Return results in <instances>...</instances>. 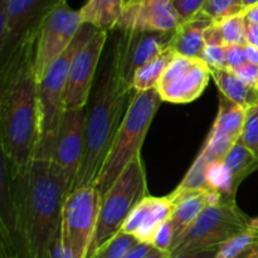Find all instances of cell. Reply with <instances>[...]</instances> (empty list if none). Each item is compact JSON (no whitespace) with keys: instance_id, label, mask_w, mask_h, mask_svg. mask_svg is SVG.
<instances>
[{"instance_id":"cell-36","label":"cell","mask_w":258,"mask_h":258,"mask_svg":"<svg viewBox=\"0 0 258 258\" xmlns=\"http://www.w3.org/2000/svg\"><path fill=\"white\" fill-rule=\"evenodd\" d=\"M246 38L247 43L252 45H256L258 48V24L248 22L246 19Z\"/></svg>"},{"instance_id":"cell-4","label":"cell","mask_w":258,"mask_h":258,"mask_svg":"<svg viewBox=\"0 0 258 258\" xmlns=\"http://www.w3.org/2000/svg\"><path fill=\"white\" fill-rule=\"evenodd\" d=\"M161 102L163 100L156 88L135 92L95 181L101 198L123 170L141 155V148Z\"/></svg>"},{"instance_id":"cell-16","label":"cell","mask_w":258,"mask_h":258,"mask_svg":"<svg viewBox=\"0 0 258 258\" xmlns=\"http://www.w3.org/2000/svg\"><path fill=\"white\" fill-rule=\"evenodd\" d=\"M174 211L169 197L146 196L139 202L123 223L121 232L135 237L141 243H153L158 229L169 221Z\"/></svg>"},{"instance_id":"cell-13","label":"cell","mask_w":258,"mask_h":258,"mask_svg":"<svg viewBox=\"0 0 258 258\" xmlns=\"http://www.w3.org/2000/svg\"><path fill=\"white\" fill-rule=\"evenodd\" d=\"M87 107L66 110L60 121L50 161L63 174L73 190L86 144Z\"/></svg>"},{"instance_id":"cell-30","label":"cell","mask_w":258,"mask_h":258,"mask_svg":"<svg viewBox=\"0 0 258 258\" xmlns=\"http://www.w3.org/2000/svg\"><path fill=\"white\" fill-rule=\"evenodd\" d=\"M202 59L209 66V68L227 67V45L206 44Z\"/></svg>"},{"instance_id":"cell-42","label":"cell","mask_w":258,"mask_h":258,"mask_svg":"<svg viewBox=\"0 0 258 258\" xmlns=\"http://www.w3.org/2000/svg\"><path fill=\"white\" fill-rule=\"evenodd\" d=\"M258 3V0H243V5H244V8H248V7H251V5H253V4H257Z\"/></svg>"},{"instance_id":"cell-27","label":"cell","mask_w":258,"mask_h":258,"mask_svg":"<svg viewBox=\"0 0 258 258\" xmlns=\"http://www.w3.org/2000/svg\"><path fill=\"white\" fill-rule=\"evenodd\" d=\"M139 243L135 237L120 232L110 242L101 247L91 258H125L126 254Z\"/></svg>"},{"instance_id":"cell-14","label":"cell","mask_w":258,"mask_h":258,"mask_svg":"<svg viewBox=\"0 0 258 258\" xmlns=\"http://www.w3.org/2000/svg\"><path fill=\"white\" fill-rule=\"evenodd\" d=\"M116 45L120 53V68L123 78L133 85L136 71L155 55L163 52L170 43L173 33L120 30Z\"/></svg>"},{"instance_id":"cell-32","label":"cell","mask_w":258,"mask_h":258,"mask_svg":"<svg viewBox=\"0 0 258 258\" xmlns=\"http://www.w3.org/2000/svg\"><path fill=\"white\" fill-rule=\"evenodd\" d=\"M248 63L244 45H227V68L236 71Z\"/></svg>"},{"instance_id":"cell-1","label":"cell","mask_w":258,"mask_h":258,"mask_svg":"<svg viewBox=\"0 0 258 258\" xmlns=\"http://www.w3.org/2000/svg\"><path fill=\"white\" fill-rule=\"evenodd\" d=\"M38 37L39 32L28 35L0 64V149L18 173L30 168L39 145Z\"/></svg>"},{"instance_id":"cell-10","label":"cell","mask_w":258,"mask_h":258,"mask_svg":"<svg viewBox=\"0 0 258 258\" xmlns=\"http://www.w3.org/2000/svg\"><path fill=\"white\" fill-rule=\"evenodd\" d=\"M82 24L80 10H73L67 4V0L60 3L45 18L37 43L35 73L38 81L43 77L48 67L72 44Z\"/></svg>"},{"instance_id":"cell-11","label":"cell","mask_w":258,"mask_h":258,"mask_svg":"<svg viewBox=\"0 0 258 258\" xmlns=\"http://www.w3.org/2000/svg\"><path fill=\"white\" fill-rule=\"evenodd\" d=\"M212 78L211 68L202 58L176 55L156 85L163 102L183 105L202 96Z\"/></svg>"},{"instance_id":"cell-6","label":"cell","mask_w":258,"mask_h":258,"mask_svg":"<svg viewBox=\"0 0 258 258\" xmlns=\"http://www.w3.org/2000/svg\"><path fill=\"white\" fill-rule=\"evenodd\" d=\"M258 226V217L252 218L237 204L236 198L222 196L207 207L188 229L174 241L170 253L221 247L233 237Z\"/></svg>"},{"instance_id":"cell-43","label":"cell","mask_w":258,"mask_h":258,"mask_svg":"<svg viewBox=\"0 0 258 258\" xmlns=\"http://www.w3.org/2000/svg\"><path fill=\"white\" fill-rule=\"evenodd\" d=\"M238 258H247V257H246V253H243V254H242V256H239Z\"/></svg>"},{"instance_id":"cell-18","label":"cell","mask_w":258,"mask_h":258,"mask_svg":"<svg viewBox=\"0 0 258 258\" xmlns=\"http://www.w3.org/2000/svg\"><path fill=\"white\" fill-rule=\"evenodd\" d=\"M213 20L206 14L199 13L193 19L179 24L170 38L171 49L178 55L190 58H202L206 48L204 33L212 25Z\"/></svg>"},{"instance_id":"cell-23","label":"cell","mask_w":258,"mask_h":258,"mask_svg":"<svg viewBox=\"0 0 258 258\" xmlns=\"http://www.w3.org/2000/svg\"><path fill=\"white\" fill-rule=\"evenodd\" d=\"M176 55L178 54L171 49L170 45H168L163 52L155 55L153 59L145 63L143 67L139 68L133 80L134 90L148 91L151 88H156L160 77Z\"/></svg>"},{"instance_id":"cell-20","label":"cell","mask_w":258,"mask_h":258,"mask_svg":"<svg viewBox=\"0 0 258 258\" xmlns=\"http://www.w3.org/2000/svg\"><path fill=\"white\" fill-rule=\"evenodd\" d=\"M223 163L231 179L229 196L236 198L239 185L258 170V158L241 141H237L228 151Z\"/></svg>"},{"instance_id":"cell-5","label":"cell","mask_w":258,"mask_h":258,"mask_svg":"<svg viewBox=\"0 0 258 258\" xmlns=\"http://www.w3.org/2000/svg\"><path fill=\"white\" fill-rule=\"evenodd\" d=\"M97 28L82 24L77 37L62 55L48 67L38 82L39 92V145L35 160H50L57 141L60 121L66 111L68 71L78 48L96 33Z\"/></svg>"},{"instance_id":"cell-8","label":"cell","mask_w":258,"mask_h":258,"mask_svg":"<svg viewBox=\"0 0 258 258\" xmlns=\"http://www.w3.org/2000/svg\"><path fill=\"white\" fill-rule=\"evenodd\" d=\"M102 198L95 185L72 190L62 209L60 239L76 258H88Z\"/></svg>"},{"instance_id":"cell-19","label":"cell","mask_w":258,"mask_h":258,"mask_svg":"<svg viewBox=\"0 0 258 258\" xmlns=\"http://www.w3.org/2000/svg\"><path fill=\"white\" fill-rule=\"evenodd\" d=\"M211 73L221 95L232 102L244 107L258 102V88L242 81L231 68H212Z\"/></svg>"},{"instance_id":"cell-29","label":"cell","mask_w":258,"mask_h":258,"mask_svg":"<svg viewBox=\"0 0 258 258\" xmlns=\"http://www.w3.org/2000/svg\"><path fill=\"white\" fill-rule=\"evenodd\" d=\"M178 14L179 22L184 23L193 19L203 10L207 0H171Z\"/></svg>"},{"instance_id":"cell-3","label":"cell","mask_w":258,"mask_h":258,"mask_svg":"<svg viewBox=\"0 0 258 258\" xmlns=\"http://www.w3.org/2000/svg\"><path fill=\"white\" fill-rule=\"evenodd\" d=\"M135 92L121 73L120 53L115 43L107 67L100 76L87 108L85 151L73 190L95 185Z\"/></svg>"},{"instance_id":"cell-22","label":"cell","mask_w":258,"mask_h":258,"mask_svg":"<svg viewBox=\"0 0 258 258\" xmlns=\"http://www.w3.org/2000/svg\"><path fill=\"white\" fill-rule=\"evenodd\" d=\"M246 110L247 107L232 102L231 100L221 95L218 113L212 125V128L237 143L241 139L242 131H243Z\"/></svg>"},{"instance_id":"cell-15","label":"cell","mask_w":258,"mask_h":258,"mask_svg":"<svg viewBox=\"0 0 258 258\" xmlns=\"http://www.w3.org/2000/svg\"><path fill=\"white\" fill-rule=\"evenodd\" d=\"M179 24L171 0H140L123 9L116 29L173 33Z\"/></svg>"},{"instance_id":"cell-26","label":"cell","mask_w":258,"mask_h":258,"mask_svg":"<svg viewBox=\"0 0 258 258\" xmlns=\"http://www.w3.org/2000/svg\"><path fill=\"white\" fill-rule=\"evenodd\" d=\"M244 10L243 0H207L201 13L213 22H221L227 18L243 14Z\"/></svg>"},{"instance_id":"cell-12","label":"cell","mask_w":258,"mask_h":258,"mask_svg":"<svg viewBox=\"0 0 258 258\" xmlns=\"http://www.w3.org/2000/svg\"><path fill=\"white\" fill-rule=\"evenodd\" d=\"M107 30H96L95 34L75 53L68 71L66 110L87 107L91 90L96 78L101 54L107 42Z\"/></svg>"},{"instance_id":"cell-34","label":"cell","mask_w":258,"mask_h":258,"mask_svg":"<svg viewBox=\"0 0 258 258\" xmlns=\"http://www.w3.org/2000/svg\"><path fill=\"white\" fill-rule=\"evenodd\" d=\"M219 247L213 248L197 249V251L183 252V253H170L168 258H216Z\"/></svg>"},{"instance_id":"cell-24","label":"cell","mask_w":258,"mask_h":258,"mask_svg":"<svg viewBox=\"0 0 258 258\" xmlns=\"http://www.w3.org/2000/svg\"><path fill=\"white\" fill-rule=\"evenodd\" d=\"M221 39L226 45H244L246 38V18L243 14L227 18L221 22H214Z\"/></svg>"},{"instance_id":"cell-9","label":"cell","mask_w":258,"mask_h":258,"mask_svg":"<svg viewBox=\"0 0 258 258\" xmlns=\"http://www.w3.org/2000/svg\"><path fill=\"white\" fill-rule=\"evenodd\" d=\"M66 0H0V64Z\"/></svg>"},{"instance_id":"cell-35","label":"cell","mask_w":258,"mask_h":258,"mask_svg":"<svg viewBox=\"0 0 258 258\" xmlns=\"http://www.w3.org/2000/svg\"><path fill=\"white\" fill-rule=\"evenodd\" d=\"M153 249V244L141 243V242H139V243L126 254L125 258H145Z\"/></svg>"},{"instance_id":"cell-25","label":"cell","mask_w":258,"mask_h":258,"mask_svg":"<svg viewBox=\"0 0 258 258\" xmlns=\"http://www.w3.org/2000/svg\"><path fill=\"white\" fill-rule=\"evenodd\" d=\"M258 238V226L233 237L219 247L216 258H238L251 249Z\"/></svg>"},{"instance_id":"cell-39","label":"cell","mask_w":258,"mask_h":258,"mask_svg":"<svg viewBox=\"0 0 258 258\" xmlns=\"http://www.w3.org/2000/svg\"><path fill=\"white\" fill-rule=\"evenodd\" d=\"M169 254H170L169 252H163V251H159V249L154 248L153 251H151L145 258H168Z\"/></svg>"},{"instance_id":"cell-7","label":"cell","mask_w":258,"mask_h":258,"mask_svg":"<svg viewBox=\"0 0 258 258\" xmlns=\"http://www.w3.org/2000/svg\"><path fill=\"white\" fill-rule=\"evenodd\" d=\"M146 196L148 178L143 158L139 155L102 198L88 258L120 233L130 212Z\"/></svg>"},{"instance_id":"cell-33","label":"cell","mask_w":258,"mask_h":258,"mask_svg":"<svg viewBox=\"0 0 258 258\" xmlns=\"http://www.w3.org/2000/svg\"><path fill=\"white\" fill-rule=\"evenodd\" d=\"M233 71V70H232ZM234 72L237 73L239 78L242 81H244L248 85L254 86V87L258 88V66L257 64H252V63H246L242 67L237 68Z\"/></svg>"},{"instance_id":"cell-40","label":"cell","mask_w":258,"mask_h":258,"mask_svg":"<svg viewBox=\"0 0 258 258\" xmlns=\"http://www.w3.org/2000/svg\"><path fill=\"white\" fill-rule=\"evenodd\" d=\"M246 257L247 258H258V238H257V241L254 242L253 246L251 247V249L246 252Z\"/></svg>"},{"instance_id":"cell-21","label":"cell","mask_w":258,"mask_h":258,"mask_svg":"<svg viewBox=\"0 0 258 258\" xmlns=\"http://www.w3.org/2000/svg\"><path fill=\"white\" fill-rule=\"evenodd\" d=\"M123 12V0H87L80 9L83 24L101 30L116 29Z\"/></svg>"},{"instance_id":"cell-41","label":"cell","mask_w":258,"mask_h":258,"mask_svg":"<svg viewBox=\"0 0 258 258\" xmlns=\"http://www.w3.org/2000/svg\"><path fill=\"white\" fill-rule=\"evenodd\" d=\"M140 0H123V9H126V8L131 7V5L136 4V3H139Z\"/></svg>"},{"instance_id":"cell-38","label":"cell","mask_w":258,"mask_h":258,"mask_svg":"<svg viewBox=\"0 0 258 258\" xmlns=\"http://www.w3.org/2000/svg\"><path fill=\"white\" fill-rule=\"evenodd\" d=\"M244 18H246L248 22L258 24V3L257 4L251 5V7H248L244 10Z\"/></svg>"},{"instance_id":"cell-17","label":"cell","mask_w":258,"mask_h":258,"mask_svg":"<svg viewBox=\"0 0 258 258\" xmlns=\"http://www.w3.org/2000/svg\"><path fill=\"white\" fill-rule=\"evenodd\" d=\"M223 194L211 189L184 191L179 194H169V199L173 202L174 211L171 213L170 222L173 224L175 239L188 229L202 212L211 204L216 203ZM174 239V241H175Z\"/></svg>"},{"instance_id":"cell-2","label":"cell","mask_w":258,"mask_h":258,"mask_svg":"<svg viewBox=\"0 0 258 258\" xmlns=\"http://www.w3.org/2000/svg\"><path fill=\"white\" fill-rule=\"evenodd\" d=\"M72 191L50 160H34L22 174L14 247L18 258H52L60 236L62 209Z\"/></svg>"},{"instance_id":"cell-28","label":"cell","mask_w":258,"mask_h":258,"mask_svg":"<svg viewBox=\"0 0 258 258\" xmlns=\"http://www.w3.org/2000/svg\"><path fill=\"white\" fill-rule=\"evenodd\" d=\"M239 141L258 158V102L247 107L246 120Z\"/></svg>"},{"instance_id":"cell-37","label":"cell","mask_w":258,"mask_h":258,"mask_svg":"<svg viewBox=\"0 0 258 258\" xmlns=\"http://www.w3.org/2000/svg\"><path fill=\"white\" fill-rule=\"evenodd\" d=\"M244 50H246V57L247 60L252 64L258 66V48L256 45H252L249 43L244 44Z\"/></svg>"},{"instance_id":"cell-31","label":"cell","mask_w":258,"mask_h":258,"mask_svg":"<svg viewBox=\"0 0 258 258\" xmlns=\"http://www.w3.org/2000/svg\"><path fill=\"white\" fill-rule=\"evenodd\" d=\"M174 239H175V233H174L173 224H171L170 219H169L158 229L151 244H153L154 248L159 249V251L169 252L170 253Z\"/></svg>"}]
</instances>
